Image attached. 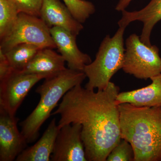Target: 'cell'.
<instances>
[{"label": "cell", "instance_id": "6da1fadb", "mask_svg": "<svg viewBox=\"0 0 161 161\" xmlns=\"http://www.w3.org/2000/svg\"><path fill=\"white\" fill-rule=\"evenodd\" d=\"M79 84L67 92L52 115L60 116L59 129L68 124L82 126L81 138L88 161H106L120 140L119 111L116 98L119 88L110 82L95 92Z\"/></svg>", "mask_w": 161, "mask_h": 161}, {"label": "cell", "instance_id": "7a4b0ae2", "mask_svg": "<svg viewBox=\"0 0 161 161\" xmlns=\"http://www.w3.org/2000/svg\"><path fill=\"white\" fill-rule=\"evenodd\" d=\"M118 107L121 138L132 145L134 161H161V107Z\"/></svg>", "mask_w": 161, "mask_h": 161}, {"label": "cell", "instance_id": "3957f363", "mask_svg": "<svg viewBox=\"0 0 161 161\" xmlns=\"http://www.w3.org/2000/svg\"><path fill=\"white\" fill-rule=\"evenodd\" d=\"M86 78L83 72L67 68L59 74L45 79L37 88L40 95L37 105L28 117L20 123L21 133L27 143L35 142L39 136L40 128L51 115L58 102L73 87L81 84Z\"/></svg>", "mask_w": 161, "mask_h": 161}, {"label": "cell", "instance_id": "277c9868", "mask_svg": "<svg viewBox=\"0 0 161 161\" xmlns=\"http://www.w3.org/2000/svg\"><path fill=\"white\" fill-rule=\"evenodd\" d=\"M126 27H119L112 37H105L101 43L95 60L86 65L83 72L88 81L87 89L103 91L116 72L122 69L125 49L124 35Z\"/></svg>", "mask_w": 161, "mask_h": 161}, {"label": "cell", "instance_id": "5b68a950", "mask_svg": "<svg viewBox=\"0 0 161 161\" xmlns=\"http://www.w3.org/2000/svg\"><path fill=\"white\" fill-rule=\"evenodd\" d=\"M122 69L135 78L147 80L161 74V58L156 45L147 46L135 34L126 40Z\"/></svg>", "mask_w": 161, "mask_h": 161}, {"label": "cell", "instance_id": "8992f818", "mask_svg": "<svg viewBox=\"0 0 161 161\" xmlns=\"http://www.w3.org/2000/svg\"><path fill=\"white\" fill-rule=\"evenodd\" d=\"M50 29L39 17L20 13L11 32L1 40L0 51L4 53L21 43H29L41 48H56Z\"/></svg>", "mask_w": 161, "mask_h": 161}, {"label": "cell", "instance_id": "52a82bcc", "mask_svg": "<svg viewBox=\"0 0 161 161\" xmlns=\"http://www.w3.org/2000/svg\"><path fill=\"white\" fill-rule=\"evenodd\" d=\"M51 77L41 74H27L11 70L0 80V108L12 116L35 85L40 80Z\"/></svg>", "mask_w": 161, "mask_h": 161}, {"label": "cell", "instance_id": "ba28073f", "mask_svg": "<svg viewBox=\"0 0 161 161\" xmlns=\"http://www.w3.org/2000/svg\"><path fill=\"white\" fill-rule=\"evenodd\" d=\"M82 126L68 124L60 129L51 156L52 161H87L81 138Z\"/></svg>", "mask_w": 161, "mask_h": 161}, {"label": "cell", "instance_id": "9c48e42d", "mask_svg": "<svg viewBox=\"0 0 161 161\" xmlns=\"http://www.w3.org/2000/svg\"><path fill=\"white\" fill-rule=\"evenodd\" d=\"M19 119L0 108V161H13L27 147L18 129Z\"/></svg>", "mask_w": 161, "mask_h": 161}, {"label": "cell", "instance_id": "30bf717a", "mask_svg": "<svg viewBox=\"0 0 161 161\" xmlns=\"http://www.w3.org/2000/svg\"><path fill=\"white\" fill-rule=\"evenodd\" d=\"M52 38L60 55L67 62L68 68L83 72L85 67L92 62L89 55L80 51L76 43L77 36L58 27L50 29Z\"/></svg>", "mask_w": 161, "mask_h": 161}, {"label": "cell", "instance_id": "8fae6325", "mask_svg": "<svg viewBox=\"0 0 161 161\" xmlns=\"http://www.w3.org/2000/svg\"><path fill=\"white\" fill-rule=\"evenodd\" d=\"M40 18L49 28L60 27L77 36L83 29L82 23L73 17L60 0H43Z\"/></svg>", "mask_w": 161, "mask_h": 161}, {"label": "cell", "instance_id": "7c38bea8", "mask_svg": "<svg viewBox=\"0 0 161 161\" xmlns=\"http://www.w3.org/2000/svg\"><path fill=\"white\" fill-rule=\"evenodd\" d=\"M161 20V0H151L146 7L138 11H122V16L118 21L119 27H126L133 21L143 23L140 36L141 41L147 46H152L150 35L153 27Z\"/></svg>", "mask_w": 161, "mask_h": 161}, {"label": "cell", "instance_id": "4fadbf2b", "mask_svg": "<svg viewBox=\"0 0 161 161\" xmlns=\"http://www.w3.org/2000/svg\"><path fill=\"white\" fill-rule=\"evenodd\" d=\"M152 83L138 89L119 93L117 105L129 103L137 107H161V74L150 78Z\"/></svg>", "mask_w": 161, "mask_h": 161}, {"label": "cell", "instance_id": "5bb4252c", "mask_svg": "<svg viewBox=\"0 0 161 161\" xmlns=\"http://www.w3.org/2000/svg\"><path fill=\"white\" fill-rule=\"evenodd\" d=\"M59 131L60 129L56 123V118H53L41 138L33 146L24 149L15 161H51V156Z\"/></svg>", "mask_w": 161, "mask_h": 161}, {"label": "cell", "instance_id": "9a60e30c", "mask_svg": "<svg viewBox=\"0 0 161 161\" xmlns=\"http://www.w3.org/2000/svg\"><path fill=\"white\" fill-rule=\"evenodd\" d=\"M50 48H42L21 73L53 76L66 69L65 60L61 55Z\"/></svg>", "mask_w": 161, "mask_h": 161}, {"label": "cell", "instance_id": "2e32d148", "mask_svg": "<svg viewBox=\"0 0 161 161\" xmlns=\"http://www.w3.org/2000/svg\"><path fill=\"white\" fill-rule=\"evenodd\" d=\"M42 48L34 44L21 43L4 53L12 70L20 72Z\"/></svg>", "mask_w": 161, "mask_h": 161}, {"label": "cell", "instance_id": "e0dca14e", "mask_svg": "<svg viewBox=\"0 0 161 161\" xmlns=\"http://www.w3.org/2000/svg\"><path fill=\"white\" fill-rule=\"evenodd\" d=\"M19 13L13 0H0V40L11 32Z\"/></svg>", "mask_w": 161, "mask_h": 161}, {"label": "cell", "instance_id": "ac0fdd59", "mask_svg": "<svg viewBox=\"0 0 161 161\" xmlns=\"http://www.w3.org/2000/svg\"><path fill=\"white\" fill-rule=\"evenodd\" d=\"M74 18L83 23L95 12L93 3L85 0H63Z\"/></svg>", "mask_w": 161, "mask_h": 161}, {"label": "cell", "instance_id": "d6986e66", "mask_svg": "<svg viewBox=\"0 0 161 161\" xmlns=\"http://www.w3.org/2000/svg\"><path fill=\"white\" fill-rule=\"evenodd\" d=\"M134 150L129 142L121 139L107 158V161H134Z\"/></svg>", "mask_w": 161, "mask_h": 161}, {"label": "cell", "instance_id": "ffe728a7", "mask_svg": "<svg viewBox=\"0 0 161 161\" xmlns=\"http://www.w3.org/2000/svg\"><path fill=\"white\" fill-rule=\"evenodd\" d=\"M19 13L40 17L43 0H13Z\"/></svg>", "mask_w": 161, "mask_h": 161}, {"label": "cell", "instance_id": "44dd1931", "mask_svg": "<svg viewBox=\"0 0 161 161\" xmlns=\"http://www.w3.org/2000/svg\"><path fill=\"white\" fill-rule=\"evenodd\" d=\"M11 70L6 55L0 51V80L8 75Z\"/></svg>", "mask_w": 161, "mask_h": 161}, {"label": "cell", "instance_id": "7402d4cb", "mask_svg": "<svg viewBox=\"0 0 161 161\" xmlns=\"http://www.w3.org/2000/svg\"><path fill=\"white\" fill-rule=\"evenodd\" d=\"M132 1V0H119L118 3L115 7V9L118 11L122 12L125 9Z\"/></svg>", "mask_w": 161, "mask_h": 161}]
</instances>
